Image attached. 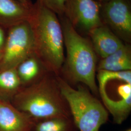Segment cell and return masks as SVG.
Wrapping results in <instances>:
<instances>
[{
	"label": "cell",
	"mask_w": 131,
	"mask_h": 131,
	"mask_svg": "<svg viewBox=\"0 0 131 131\" xmlns=\"http://www.w3.org/2000/svg\"><path fill=\"white\" fill-rule=\"evenodd\" d=\"M58 18L67 52L61 70L70 81L84 84L93 93L98 95L96 81L97 56L89 38L78 33L64 15Z\"/></svg>",
	"instance_id": "2"
},
{
	"label": "cell",
	"mask_w": 131,
	"mask_h": 131,
	"mask_svg": "<svg viewBox=\"0 0 131 131\" xmlns=\"http://www.w3.org/2000/svg\"><path fill=\"white\" fill-rule=\"evenodd\" d=\"M101 6L95 0H66L63 15L78 33L88 36L92 29L103 24Z\"/></svg>",
	"instance_id": "8"
},
{
	"label": "cell",
	"mask_w": 131,
	"mask_h": 131,
	"mask_svg": "<svg viewBox=\"0 0 131 131\" xmlns=\"http://www.w3.org/2000/svg\"><path fill=\"white\" fill-rule=\"evenodd\" d=\"M20 83L17 69H9L1 71V89L7 91L14 90L19 88Z\"/></svg>",
	"instance_id": "15"
},
{
	"label": "cell",
	"mask_w": 131,
	"mask_h": 131,
	"mask_svg": "<svg viewBox=\"0 0 131 131\" xmlns=\"http://www.w3.org/2000/svg\"><path fill=\"white\" fill-rule=\"evenodd\" d=\"M95 1L97 2L100 4L102 5V4H103L104 3H105L107 2L108 1H109L110 0H95Z\"/></svg>",
	"instance_id": "19"
},
{
	"label": "cell",
	"mask_w": 131,
	"mask_h": 131,
	"mask_svg": "<svg viewBox=\"0 0 131 131\" xmlns=\"http://www.w3.org/2000/svg\"><path fill=\"white\" fill-rule=\"evenodd\" d=\"M41 63L35 54L22 62L17 68L20 81L28 83L36 79L40 72Z\"/></svg>",
	"instance_id": "14"
},
{
	"label": "cell",
	"mask_w": 131,
	"mask_h": 131,
	"mask_svg": "<svg viewBox=\"0 0 131 131\" xmlns=\"http://www.w3.org/2000/svg\"><path fill=\"white\" fill-rule=\"evenodd\" d=\"M66 0H37L38 3L51 10L58 16L64 15Z\"/></svg>",
	"instance_id": "16"
},
{
	"label": "cell",
	"mask_w": 131,
	"mask_h": 131,
	"mask_svg": "<svg viewBox=\"0 0 131 131\" xmlns=\"http://www.w3.org/2000/svg\"><path fill=\"white\" fill-rule=\"evenodd\" d=\"M18 110L34 119L71 117L68 105L62 96L56 79L47 77L26 89L16 98Z\"/></svg>",
	"instance_id": "3"
},
{
	"label": "cell",
	"mask_w": 131,
	"mask_h": 131,
	"mask_svg": "<svg viewBox=\"0 0 131 131\" xmlns=\"http://www.w3.org/2000/svg\"><path fill=\"white\" fill-rule=\"evenodd\" d=\"M29 21L35 38V54L48 70L59 75L65 57L63 34L58 16L36 2Z\"/></svg>",
	"instance_id": "1"
},
{
	"label": "cell",
	"mask_w": 131,
	"mask_h": 131,
	"mask_svg": "<svg viewBox=\"0 0 131 131\" xmlns=\"http://www.w3.org/2000/svg\"><path fill=\"white\" fill-rule=\"evenodd\" d=\"M97 56L104 58L122 47L124 43L105 25L92 29L88 35Z\"/></svg>",
	"instance_id": "9"
},
{
	"label": "cell",
	"mask_w": 131,
	"mask_h": 131,
	"mask_svg": "<svg viewBox=\"0 0 131 131\" xmlns=\"http://www.w3.org/2000/svg\"><path fill=\"white\" fill-rule=\"evenodd\" d=\"M8 31L0 61L2 70L17 69L22 62L35 54V38L29 20L17 24Z\"/></svg>",
	"instance_id": "6"
},
{
	"label": "cell",
	"mask_w": 131,
	"mask_h": 131,
	"mask_svg": "<svg viewBox=\"0 0 131 131\" xmlns=\"http://www.w3.org/2000/svg\"><path fill=\"white\" fill-rule=\"evenodd\" d=\"M23 4L27 6L28 7L32 8L33 7L34 4L31 1V0H17Z\"/></svg>",
	"instance_id": "18"
},
{
	"label": "cell",
	"mask_w": 131,
	"mask_h": 131,
	"mask_svg": "<svg viewBox=\"0 0 131 131\" xmlns=\"http://www.w3.org/2000/svg\"><path fill=\"white\" fill-rule=\"evenodd\" d=\"M97 70L121 72L131 70V47L125 43L117 51L101 59Z\"/></svg>",
	"instance_id": "12"
},
{
	"label": "cell",
	"mask_w": 131,
	"mask_h": 131,
	"mask_svg": "<svg viewBox=\"0 0 131 131\" xmlns=\"http://www.w3.org/2000/svg\"><path fill=\"white\" fill-rule=\"evenodd\" d=\"M6 40L5 29L0 26V51L3 50Z\"/></svg>",
	"instance_id": "17"
},
{
	"label": "cell",
	"mask_w": 131,
	"mask_h": 131,
	"mask_svg": "<svg viewBox=\"0 0 131 131\" xmlns=\"http://www.w3.org/2000/svg\"><path fill=\"white\" fill-rule=\"evenodd\" d=\"M34 119L0 100V131H30Z\"/></svg>",
	"instance_id": "10"
},
{
	"label": "cell",
	"mask_w": 131,
	"mask_h": 131,
	"mask_svg": "<svg viewBox=\"0 0 131 131\" xmlns=\"http://www.w3.org/2000/svg\"><path fill=\"white\" fill-rule=\"evenodd\" d=\"M2 54H3V50L0 51V61L1 60V58L2 57Z\"/></svg>",
	"instance_id": "20"
},
{
	"label": "cell",
	"mask_w": 131,
	"mask_h": 131,
	"mask_svg": "<svg viewBox=\"0 0 131 131\" xmlns=\"http://www.w3.org/2000/svg\"><path fill=\"white\" fill-rule=\"evenodd\" d=\"M126 131H131V129H129V130H127Z\"/></svg>",
	"instance_id": "21"
},
{
	"label": "cell",
	"mask_w": 131,
	"mask_h": 131,
	"mask_svg": "<svg viewBox=\"0 0 131 131\" xmlns=\"http://www.w3.org/2000/svg\"><path fill=\"white\" fill-rule=\"evenodd\" d=\"M98 92L116 123L121 124L131 110V70H98Z\"/></svg>",
	"instance_id": "5"
},
{
	"label": "cell",
	"mask_w": 131,
	"mask_h": 131,
	"mask_svg": "<svg viewBox=\"0 0 131 131\" xmlns=\"http://www.w3.org/2000/svg\"><path fill=\"white\" fill-rule=\"evenodd\" d=\"M101 22L123 42H131V0H110L101 5Z\"/></svg>",
	"instance_id": "7"
},
{
	"label": "cell",
	"mask_w": 131,
	"mask_h": 131,
	"mask_svg": "<svg viewBox=\"0 0 131 131\" xmlns=\"http://www.w3.org/2000/svg\"><path fill=\"white\" fill-rule=\"evenodd\" d=\"M34 119L30 131H76L71 117H54L44 119Z\"/></svg>",
	"instance_id": "13"
},
{
	"label": "cell",
	"mask_w": 131,
	"mask_h": 131,
	"mask_svg": "<svg viewBox=\"0 0 131 131\" xmlns=\"http://www.w3.org/2000/svg\"><path fill=\"white\" fill-rule=\"evenodd\" d=\"M32 8L17 0H0V26L8 29L17 24L28 21Z\"/></svg>",
	"instance_id": "11"
},
{
	"label": "cell",
	"mask_w": 131,
	"mask_h": 131,
	"mask_svg": "<svg viewBox=\"0 0 131 131\" xmlns=\"http://www.w3.org/2000/svg\"><path fill=\"white\" fill-rule=\"evenodd\" d=\"M56 79L76 128L80 131H99L108 119V111L102 103L86 86L79 85L74 89L59 75Z\"/></svg>",
	"instance_id": "4"
}]
</instances>
